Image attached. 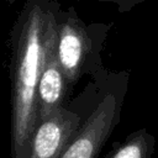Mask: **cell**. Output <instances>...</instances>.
<instances>
[{"label": "cell", "mask_w": 158, "mask_h": 158, "mask_svg": "<svg viewBox=\"0 0 158 158\" xmlns=\"http://www.w3.org/2000/svg\"><path fill=\"white\" fill-rule=\"evenodd\" d=\"M59 5L51 0H27L11 32V158H28L37 125L36 91L47 42Z\"/></svg>", "instance_id": "6da1fadb"}, {"label": "cell", "mask_w": 158, "mask_h": 158, "mask_svg": "<svg viewBox=\"0 0 158 158\" xmlns=\"http://www.w3.org/2000/svg\"><path fill=\"white\" fill-rule=\"evenodd\" d=\"M109 26L86 25L74 7L58 10L56 25V54L68 85H74L83 74L90 73L100 64V51Z\"/></svg>", "instance_id": "7a4b0ae2"}, {"label": "cell", "mask_w": 158, "mask_h": 158, "mask_svg": "<svg viewBox=\"0 0 158 158\" xmlns=\"http://www.w3.org/2000/svg\"><path fill=\"white\" fill-rule=\"evenodd\" d=\"M120 110L116 96L106 95L79 126L59 158H96L118 121Z\"/></svg>", "instance_id": "3957f363"}, {"label": "cell", "mask_w": 158, "mask_h": 158, "mask_svg": "<svg viewBox=\"0 0 158 158\" xmlns=\"http://www.w3.org/2000/svg\"><path fill=\"white\" fill-rule=\"evenodd\" d=\"M80 125L79 115L65 106L38 121L31 136L28 158H59Z\"/></svg>", "instance_id": "277c9868"}, {"label": "cell", "mask_w": 158, "mask_h": 158, "mask_svg": "<svg viewBox=\"0 0 158 158\" xmlns=\"http://www.w3.org/2000/svg\"><path fill=\"white\" fill-rule=\"evenodd\" d=\"M56 25H57V17L47 42L44 63L41 70L37 91H36L37 122L48 117L51 114L64 106L67 89L69 86L56 54V48H54Z\"/></svg>", "instance_id": "5b68a950"}, {"label": "cell", "mask_w": 158, "mask_h": 158, "mask_svg": "<svg viewBox=\"0 0 158 158\" xmlns=\"http://www.w3.org/2000/svg\"><path fill=\"white\" fill-rule=\"evenodd\" d=\"M154 137L146 128L132 132L116 149L105 158H151L154 152Z\"/></svg>", "instance_id": "8992f818"}, {"label": "cell", "mask_w": 158, "mask_h": 158, "mask_svg": "<svg viewBox=\"0 0 158 158\" xmlns=\"http://www.w3.org/2000/svg\"><path fill=\"white\" fill-rule=\"evenodd\" d=\"M98 1H106V2H114L118 6L120 12L123 11H128L130 9H132L133 6L146 1V0H98Z\"/></svg>", "instance_id": "52a82bcc"}]
</instances>
